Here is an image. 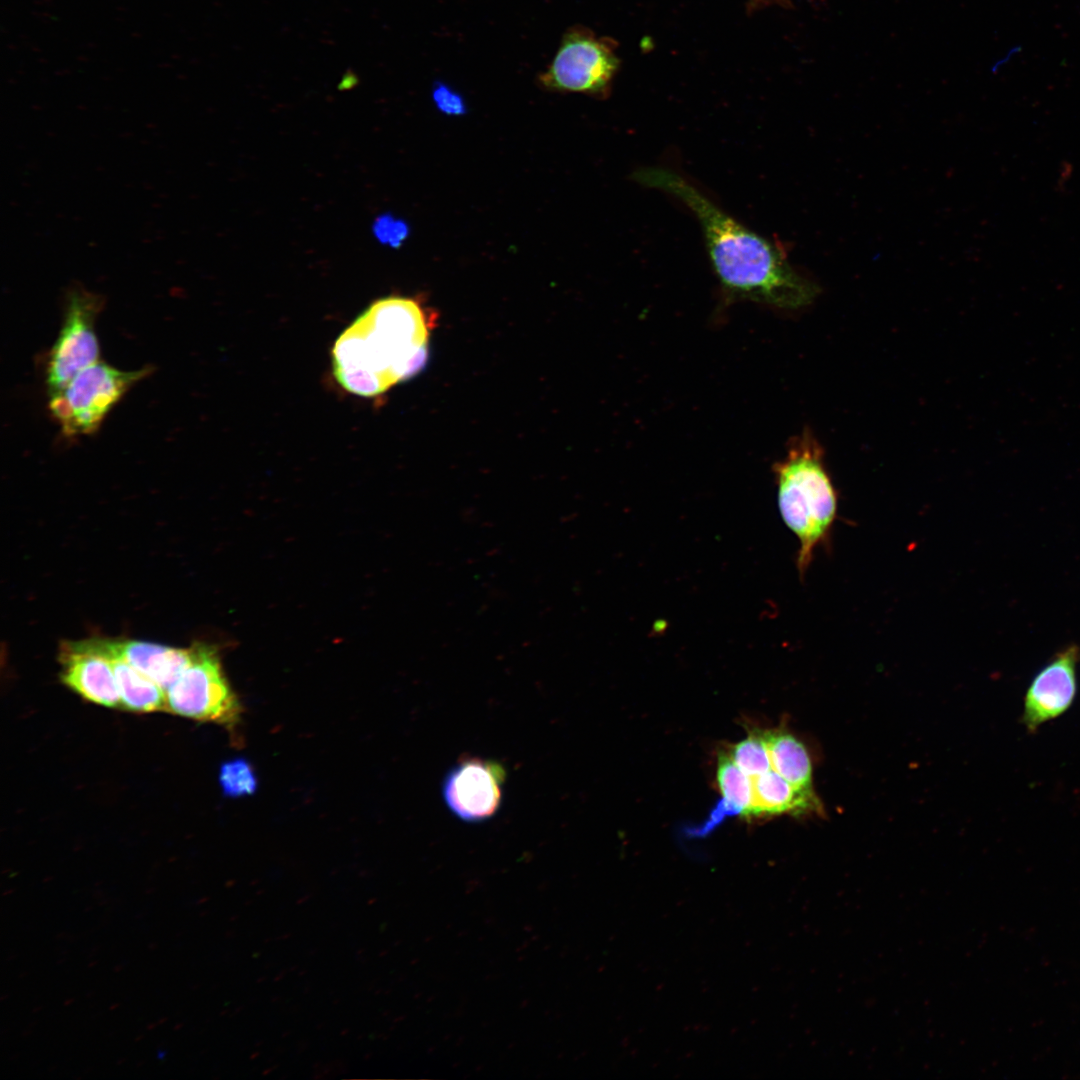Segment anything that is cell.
<instances>
[{
  "mask_svg": "<svg viewBox=\"0 0 1080 1080\" xmlns=\"http://www.w3.org/2000/svg\"><path fill=\"white\" fill-rule=\"evenodd\" d=\"M505 770L499 763L464 758L444 778L442 795L451 812L466 822L486 820L498 811Z\"/></svg>",
  "mask_w": 1080,
  "mask_h": 1080,
  "instance_id": "ba28073f",
  "label": "cell"
},
{
  "mask_svg": "<svg viewBox=\"0 0 1080 1080\" xmlns=\"http://www.w3.org/2000/svg\"><path fill=\"white\" fill-rule=\"evenodd\" d=\"M617 67V57L604 41L574 28L563 36L539 80L552 91L597 95L607 90Z\"/></svg>",
  "mask_w": 1080,
  "mask_h": 1080,
  "instance_id": "52a82bcc",
  "label": "cell"
},
{
  "mask_svg": "<svg viewBox=\"0 0 1080 1080\" xmlns=\"http://www.w3.org/2000/svg\"><path fill=\"white\" fill-rule=\"evenodd\" d=\"M78 643L104 658L119 659L130 664L165 691L178 680L191 659V648H173L142 641L89 639Z\"/></svg>",
  "mask_w": 1080,
  "mask_h": 1080,
  "instance_id": "30bf717a",
  "label": "cell"
},
{
  "mask_svg": "<svg viewBox=\"0 0 1080 1080\" xmlns=\"http://www.w3.org/2000/svg\"><path fill=\"white\" fill-rule=\"evenodd\" d=\"M59 659L62 682L85 699L111 708H122L112 666L108 659L76 642H64Z\"/></svg>",
  "mask_w": 1080,
  "mask_h": 1080,
  "instance_id": "8fae6325",
  "label": "cell"
},
{
  "mask_svg": "<svg viewBox=\"0 0 1080 1080\" xmlns=\"http://www.w3.org/2000/svg\"><path fill=\"white\" fill-rule=\"evenodd\" d=\"M434 314L417 297L373 302L334 343L338 384L355 395L375 397L416 375L428 358Z\"/></svg>",
  "mask_w": 1080,
  "mask_h": 1080,
  "instance_id": "7a4b0ae2",
  "label": "cell"
},
{
  "mask_svg": "<svg viewBox=\"0 0 1080 1080\" xmlns=\"http://www.w3.org/2000/svg\"><path fill=\"white\" fill-rule=\"evenodd\" d=\"M151 371L150 367L124 371L99 360L49 395V411L64 436L91 434L130 388Z\"/></svg>",
  "mask_w": 1080,
  "mask_h": 1080,
  "instance_id": "277c9868",
  "label": "cell"
},
{
  "mask_svg": "<svg viewBox=\"0 0 1080 1080\" xmlns=\"http://www.w3.org/2000/svg\"><path fill=\"white\" fill-rule=\"evenodd\" d=\"M109 660L120 693L122 708L133 712L166 711V691L130 664Z\"/></svg>",
  "mask_w": 1080,
  "mask_h": 1080,
  "instance_id": "5bb4252c",
  "label": "cell"
},
{
  "mask_svg": "<svg viewBox=\"0 0 1080 1080\" xmlns=\"http://www.w3.org/2000/svg\"><path fill=\"white\" fill-rule=\"evenodd\" d=\"M774 471L780 514L799 541L797 568L803 576L815 550L830 537L837 493L825 468L823 448L809 429L791 441Z\"/></svg>",
  "mask_w": 1080,
  "mask_h": 1080,
  "instance_id": "3957f363",
  "label": "cell"
},
{
  "mask_svg": "<svg viewBox=\"0 0 1080 1080\" xmlns=\"http://www.w3.org/2000/svg\"><path fill=\"white\" fill-rule=\"evenodd\" d=\"M717 781L723 799L713 813L720 820L732 814L749 817L753 802V781L740 770L729 755L721 754L719 757Z\"/></svg>",
  "mask_w": 1080,
  "mask_h": 1080,
  "instance_id": "9a60e30c",
  "label": "cell"
},
{
  "mask_svg": "<svg viewBox=\"0 0 1080 1080\" xmlns=\"http://www.w3.org/2000/svg\"><path fill=\"white\" fill-rule=\"evenodd\" d=\"M435 105L440 112L448 115H462L466 112L463 97L449 86L438 83L432 92Z\"/></svg>",
  "mask_w": 1080,
  "mask_h": 1080,
  "instance_id": "d6986e66",
  "label": "cell"
},
{
  "mask_svg": "<svg viewBox=\"0 0 1080 1080\" xmlns=\"http://www.w3.org/2000/svg\"><path fill=\"white\" fill-rule=\"evenodd\" d=\"M219 783L226 797L237 798L253 794L257 790L258 780L250 762L236 758L222 764Z\"/></svg>",
  "mask_w": 1080,
  "mask_h": 1080,
  "instance_id": "e0dca14e",
  "label": "cell"
},
{
  "mask_svg": "<svg viewBox=\"0 0 1080 1080\" xmlns=\"http://www.w3.org/2000/svg\"><path fill=\"white\" fill-rule=\"evenodd\" d=\"M1080 647L1069 644L1058 651L1030 682L1023 702L1021 722L1029 733L1057 719L1073 705L1077 690Z\"/></svg>",
  "mask_w": 1080,
  "mask_h": 1080,
  "instance_id": "9c48e42d",
  "label": "cell"
},
{
  "mask_svg": "<svg viewBox=\"0 0 1080 1080\" xmlns=\"http://www.w3.org/2000/svg\"><path fill=\"white\" fill-rule=\"evenodd\" d=\"M753 802L749 816L804 814L821 810L815 792L796 789L774 770L752 778Z\"/></svg>",
  "mask_w": 1080,
  "mask_h": 1080,
  "instance_id": "7c38bea8",
  "label": "cell"
},
{
  "mask_svg": "<svg viewBox=\"0 0 1080 1080\" xmlns=\"http://www.w3.org/2000/svg\"><path fill=\"white\" fill-rule=\"evenodd\" d=\"M730 757L740 770L751 778L758 777L771 769L762 731H753L746 739L737 743L731 750Z\"/></svg>",
  "mask_w": 1080,
  "mask_h": 1080,
  "instance_id": "2e32d148",
  "label": "cell"
},
{
  "mask_svg": "<svg viewBox=\"0 0 1080 1080\" xmlns=\"http://www.w3.org/2000/svg\"><path fill=\"white\" fill-rule=\"evenodd\" d=\"M104 306L101 294L72 283L65 293L64 319L46 364L48 394L66 386L80 371L99 361L95 331L97 316Z\"/></svg>",
  "mask_w": 1080,
  "mask_h": 1080,
  "instance_id": "8992f818",
  "label": "cell"
},
{
  "mask_svg": "<svg viewBox=\"0 0 1080 1080\" xmlns=\"http://www.w3.org/2000/svg\"><path fill=\"white\" fill-rule=\"evenodd\" d=\"M771 768L796 789L814 792L812 764L805 745L794 735L784 731H764Z\"/></svg>",
  "mask_w": 1080,
  "mask_h": 1080,
  "instance_id": "4fadbf2b",
  "label": "cell"
},
{
  "mask_svg": "<svg viewBox=\"0 0 1080 1080\" xmlns=\"http://www.w3.org/2000/svg\"><path fill=\"white\" fill-rule=\"evenodd\" d=\"M633 178L681 201L697 218L706 248L722 287L732 296L784 309L811 304L818 284L791 265L780 248L726 213L678 173L660 167L641 168Z\"/></svg>",
  "mask_w": 1080,
  "mask_h": 1080,
  "instance_id": "6da1fadb",
  "label": "cell"
},
{
  "mask_svg": "<svg viewBox=\"0 0 1080 1080\" xmlns=\"http://www.w3.org/2000/svg\"><path fill=\"white\" fill-rule=\"evenodd\" d=\"M376 238L392 247H399L409 234L407 223L391 215L378 217L373 225Z\"/></svg>",
  "mask_w": 1080,
  "mask_h": 1080,
  "instance_id": "ac0fdd59",
  "label": "cell"
},
{
  "mask_svg": "<svg viewBox=\"0 0 1080 1080\" xmlns=\"http://www.w3.org/2000/svg\"><path fill=\"white\" fill-rule=\"evenodd\" d=\"M168 712L198 721L234 728L242 707L222 670L214 648L191 647V659L178 680L166 690Z\"/></svg>",
  "mask_w": 1080,
  "mask_h": 1080,
  "instance_id": "5b68a950",
  "label": "cell"
}]
</instances>
